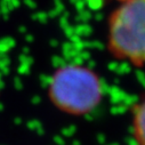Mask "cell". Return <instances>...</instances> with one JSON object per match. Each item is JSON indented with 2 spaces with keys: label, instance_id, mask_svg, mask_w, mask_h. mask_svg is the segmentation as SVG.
Masks as SVG:
<instances>
[{
  "label": "cell",
  "instance_id": "1",
  "mask_svg": "<svg viewBox=\"0 0 145 145\" xmlns=\"http://www.w3.org/2000/svg\"><path fill=\"white\" fill-rule=\"evenodd\" d=\"M108 47L119 58L145 65V0H118L108 21Z\"/></svg>",
  "mask_w": 145,
  "mask_h": 145
},
{
  "label": "cell",
  "instance_id": "2",
  "mask_svg": "<svg viewBox=\"0 0 145 145\" xmlns=\"http://www.w3.org/2000/svg\"><path fill=\"white\" fill-rule=\"evenodd\" d=\"M50 97L61 110L84 114L99 102L101 85L91 71L80 66H66L54 76Z\"/></svg>",
  "mask_w": 145,
  "mask_h": 145
},
{
  "label": "cell",
  "instance_id": "3",
  "mask_svg": "<svg viewBox=\"0 0 145 145\" xmlns=\"http://www.w3.org/2000/svg\"><path fill=\"white\" fill-rule=\"evenodd\" d=\"M134 136L138 145H145V99L136 107L134 116Z\"/></svg>",
  "mask_w": 145,
  "mask_h": 145
}]
</instances>
